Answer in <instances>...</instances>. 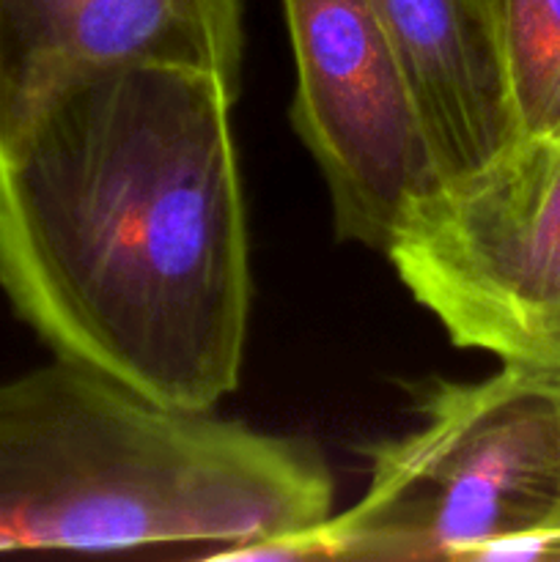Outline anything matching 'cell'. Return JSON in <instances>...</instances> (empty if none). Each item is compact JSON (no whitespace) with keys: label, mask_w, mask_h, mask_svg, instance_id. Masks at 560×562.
Returning <instances> with one entry per match:
<instances>
[{"label":"cell","mask_w":560,"mask_h":562,"mask_svg":"<svg viewBox=\"0 0 560 562\" xmlns=\"http://www.w3.org/2000/svg\"><path fill=\"white\" fill-rule=\"evenodd\" d=\"M212 71L97 66L0 143V289L55 357L170 409L239 387L250 245Z\"/></svg>","instance_id":"cell-1"},{"label":"cell","mask_w":560,"mask_h":562,"mask_svg":"<svg viewBox=\"0 0 560 562\" xmlns=\"http://www.w3.org/2000/svg\"><path fill=\"white\" fill-rule=\"evenodd\" d=\"M333 516L322 453L55 357L0 379V552L245 549Z\"/></svg>","instance_id":"cell-2"},{"label":"cell","mask_w":560,"mask_h":562,"mask_svg":"<svg viewBox=\"0 0 560 562\" xmlns=\"http://www.w3.org/2000/svg\"><path fill=\"white\" fill-rule=\"evenodd\" d=\"M421 415L373 450L362 497L313 527L311 560H560V368L439 382Z\"/></svg>","instance_id":"cell-3"},{"label":"cell","mask_w":560,"mask_h":562,"mask_svg":"<svg viewBox=\"0 0 560 562\" xmlns=\"http://www.w3.org/2000/svg\"><path fill=\"white\" fill-rule=\"evenodd\" d=\"M384 256L459 349L560 368V137L443 181Z\"/></svg>","instance_id":"cell-4"},{"label":"cell","mask_w":560,"mask_h":562,"mask_svg":"<svg viewBox=\"0 0 560 562\" xmlns=\"http://www.w3.org/2000/svg\"><path fill=\"white\" fill-rule=\"evenodd\" d=\"M291 119L316 159L340 239L388 250L406 212L445 181L388 27L368 0H283Z\"/></svg>","instance_id":"cell-5"},{"label":"cell","mask_w":560,"mask_h":562,"mask_svg":"<svg viewBox=\"0 0 560 562\" xmlns=\"http://www.w3.org/2000/svg\"><path fill=\"white\" fill-rule=\"evenodd\" d=\"M157 60L239 91L242 0H0V143L82 71Z\"/></svg>","instance_id":"cell-6"},{"label":"cell","mask_w":560,"mask_h":562,"mask_svg":"<svg viewBox=\"0 0 560 562\" xmlns=\"http://www.w3.org/2000/svg\"><path fill=\"white\" fill-rule=\"evenodd\" d=\"M368 3L404 60L445 181L519 140L500 60V0Z\"/></svg>","instance_id":"cell-7"},{"label":"cell","mask_w":560,"mask_h":562,"mask_svg":"<svg viewBox=\"0 0 560 562\" xmlns=\"http://www.w3.org/2000/svg\"><path fill=\"white\" fill-rule=\"evenodd\" d=\"M497 42L516 135L560 137V0H500Z\"/></svg>","instance_id":"cell-8"}]
</instances>
